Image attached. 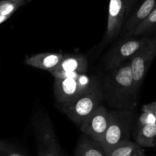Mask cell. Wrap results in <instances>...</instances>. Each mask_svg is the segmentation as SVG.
I'll use <instances>...</instances> for the list:
<instances>
[{
    "instance_id": "8992f818",
    "label": "cell",
    "mask_w": 156,
    "mask_h": 156,
    "mask_svg": "<svg viewBox=\"0 0 156 156\" xmlns=\"http://www.w3.org/2000/svg\"><path fill=\"white\" fill-rule=\"evenodd\" d=\"M155 56L156 34L149 37L146 44L130 58L129 62L136 94Z\"/></svg>"
},
{
    "instance_id": "cb8c5ba5",
    "label": "cell",
    "mask_w": 156,
    "mask_h": 156,
    "mask_svg": "<svg viewBox=\"0 0 156 156\" xmlns=\"http://www.w3.org/2000/svg\"><path fill=\"white\" fill-rule=\"evenodd\" d=\"M12 1H16V2H24V0H12Z\"/></svg>"
},
{
    "instance_id": "484cf974",
    "label": "cell",
    "mask_w": 156,
    "mask_h": 156,
    "mask_svg": "<svg viewBox=\"0 0 156 156\" xmlns=\"http://www.w3.org/2000/svg\"><path fill=\"white\" fill-rule=\"evenodd\" d=\"M155 147H156V140H155Z\"/></svg>"
},
{
    "instance_id": "ba28073f",
    "label": "cell",
    "mask_w": 156,
    "mask_h": 156,
    "mask_svg": "<svg viewBox=\"0 0 156 156\" xmlns=\"http://www.w3.org/2000/svg\"><path fill=\"white\" fill-rule=\"evenodd\" d=\"M111 120V111L100 105L79 126L81 131L88 137L101 143L108 129Z\"/></svg>"
},
{
    "instance_id": "3957f363",
    "label": "cell",
    "mask_w": 156,
    "mask_h": 156,
    "mask_svg": "<svg viewBox=\"0 0 156 156\" xmlns=\"http://www.w3.org/2000/svg\"><path fill=\"white\" fill-rule=\"evenodd\" d=\"M104 92L100 84L90 88L69 105L59 108L76 125L80 126L84 120L101 105Z\"/></svg>"
},
{
    "instance_id": "7a4b0ae2",
    "label": "cell",
    "mask_w": 156,
    "mask_h": 156,
    "mask_svg": "<svg viewBox=\"0 0 156 156\" xmlns=\"http://www.w3.org/2000/svg\"><path fill=\"white\" fill-rule=\"evenodd\" d=\"M134 116L132 109L111 111L109 126L101 142V145L105 152L117 145L129 140L133 124Z\"/></svg>"
},
{
    "instance_id": "277c9868",
    "label": "cell",
    "mask_w": 156,
    "mask_h": 156,
    "mask_svg": "<svg viewBox=\"0 0 156 156\" xmlns=\"http://www.w3.org/2000/svg\"><path fill=\"white\" fill-rule=\"evenodd\" d=\"M98 83L97 78L86 74L69 79H55L53 83L55 98L59 106L69 105Z\"/></svg>"
},
{
    "instance_id": "6da1fadb",
    "label": "cell",
    "mask_w": 156,
    "mask_h": 156,
    "mask_svg": "<svg viewBox=\"0 0 156 156\" xmlns=\"http://www.w3.org/2000/svg\"><path fill=\"white\" fill-rule=\"evenodd\" d=\"M107 86L110 91L111 100L116 107L120 108L119 110L132 109L130 102L136 93L129 62L119 66L112 70Z\"/></svg>"
},
{
    "instance_id": "52a82bcc",
    "label": "cell",
    "mask_w": 156,
    "mask_h": 156,
    "mask_svg": "<svg viewBox=\"0 0 156 156\" xmlns=\"http://www.w3.org/2000/svg\"><path fill=\"white\" fill-rule=\"evenodd\" d=\"M149 39V37H143L140 38H128L120 41L111 51L105 58V66L108 70H113L121 65L128 58H131L138 52Z\"/></svg>"
},
{
    "instance_id": "d4e9b609",
    "label": "cell",
    "mask_w": 156,
    "mask_h": 156,
    "mask_svg": "<svg viewBox=\"0 0 156 156\" xmlns=\"http://www.w3.org/2000/svg\"><path fill=\"white\" fill-rule=\"evenodd\" d=\"M154 115H155V118H156V113H154Z\"/></svg>"
},
{
    "instance_id": "9a60e30c",
    "label": "cell",
    "mask_w": 156,
    "mask_h": 156,
    "mask_svg": "<svg viewBox=\"0 0 156 156\" xmlns=\"http://www.w3.org/2000/svg\"><path fill=\"white\" fill-rule=\"evenodd\" d=\"M140 148L141 147L136 143L128 140L117 145L105 153L107 156H130Z\"/></svg>"
},
{
    "instance_id": "603a6c76",
    "label": "cell",
    "mask_w": 156,
    "mask_h": 156,
    "mask_svg": "<svg viewBox=\"0 0 156 156\" xmlns=\"http://www.w3.org/2000/svg\"><path fill=\"white\" fill-rule=\"evenodd\" d=\"M59 156H68L66 154V152L64 151H60V155Z\"/></svg>"
},
{
    "instance_id": "30bf717a",
    "label": "cell",
    "mask_w": 156,
    "mask_h": 156,
    "mask_svg": "<svg viewBox=\"0 0 156 156\" xmlns=\"http://www.w3.org/2000/svg\"><path fill=\"white\" fill-rule=\"evenodd\" d=\"M125 15L124 0H110L105 42H110L118 36L121 30Z\"/></svg>"
},
{
    "instance_id": "7c38bea8",
    "label": "cell",
    "mask_w": 156,
    "mask_h": 156,
    "mask_svg": "<svg viewBox=\"0 0 156 156\" xmlns=\"http://www.w3.org/2000/svg\"><path fill=\"white\" fill-rule=\"evenodd\" d=\"M156 7V0H144L139 9L134 12L133 15L128 19L123 27V31L126 37L133 31L134 29L143 22L149 14Z\"/></svg>"
},
{
    "instance_id": "9c48e42d",
    "label": "cell",
    "mask_w": 156,
    "mask_h": 156,
    "mask_svg": "<svg viewBox=\"0 0 156 156\" xmlns=\"http://www.w3.org/2000/svg\"><path fill=\"white\" fill-rule=\"evenodd\" d=\"M88 59L82 54L64 55L56 69L50 72L55 79H64L75 78L86 73Z\"/></svg>"
},
{
    "instance_id": "e0dca14e",
    "label": "cell",
    "mask_w": 156,
    "mask_h": 156,
    "mask_svg": "<svg viewBox=\"0 0 156 156\" xmlns=\"http://www.w3.org/2000/svg\"><path fill=\"white\" fill-rule=\"evenodd\" d=\"M24 2H16L12 0H2L0 2V16L9 19L14 12L21 7Z\"/></svg>"
},
{
    "instance_id": "ac0fdd59",
    "label": "cell",
    "mask_w": 156,
    "mask_h": 156,
    "mask_svg": "<svg viewBox=\"0 0 156 156\" xmlns=\"http://www.w3.org/2000/svg\"><path fill=\"white\" fill-rule=\"evenodd\" d=\"M0 156H24L18 148L9 142L0 139Z\"/></svg>"
},
{
    "instance_id": "44dd1931",
    "label": "cell",
    "mask_w": 156,
    "mask_h": 156,
    "mask_svg": "<svg viewBox=\"0 0 156 156\" xmlns=\"http://www.w3.org/2000/svg\"><path fill=\"white\" fill-rule=\"evenodd\" d=\"M135 0H124L125 3V8H126V15H127L130 11L131 7H132L133 4Z\"/></svg>"
},
{
    "instance_id": "ffe728a7",
    "label": "cell",
    "mask_w": 156,
    "mask_h": 156,
    "mask_svg": "<svg viewBox=\"0 0 156 156\" xmlns=\"http://www.w3.org/2000/svg\"><path fill=\"white\" fill-rule=\"evenodd\" d=\"M143 111H149V112H152V114L156 113V101L145 105L143 107Z\"/></svg>"
},
{
    "instance_id": "5bb4252c",
    "label": "cell",
    "mask_w": 156,
    "mask_h": 156,
    "mask_svg": "<svg viewBox=\"0 0 156 156\" xmlns=\"http://www.w3.org/2000/svg\"><path fill=\"white\" fill-rule=\"evenodd\" d=\"M76 156H107L100 143L89 137L82 136L76 147Z\"/></svg>"
},
{
    "instance_id": "d6986e66",
    "label": "cell",
    "mask_w": 156,
    "mask_h": 156,
    "mask_svg": "<svg viewBox=\"0 0 156 156\" xmlns=\"http://www.w3.org/2000/svg\"><path fill=\"white\" fill-rule=\"evenodd\" d=\"M152 123H156V118L154 114L149 111H143L139 118L137 126H143Z\"/></svg>"
},
{
    "instance_id": "2e32d148",
    "label": "cell",
    "mask_w": 156,
    "mask_h": 156,
    "mask_svg": "<svg viewBox=\"0 0 156 156\" xmlns=\"http://www.w3.org/2000/svg\"><path fill=\"white\" fill-rule=\"evenodd\" d=\"M156 27V7L149 15V16L140 23L133 31L131 32L127 37H136L148 33Z\"/></svg>"
},
{
    "instance_id": "8fae6325",
    "label": "cell",
    "mask_w": 156,
    "mask_h": 156,
    "mask_svg": "<svg viewBox=\"0 0 156 156\" xmlns=\"http://www.w3.org/2000/svg\"><path fill=\"white\" fill-rule=\"evenodd\" d=\"M63 56L61 53H41L27 58L24 62L34 68L51 72L57 67Z\"/></svg>"
},
{
    "instance_id": "4fadbf2b",
    "label": "cell",
    "mask_w": 156,
    "mask_h": 156,
    "mask_svg": "<svg viewBox=\"0 0 156 156\" xmlns=\"http://www.w3.org/2000/svg\"><path fill=\"white\" fill-rule=\"evenodd\" d=\"M136 143L140 147H155L156 123L137 126L134 133Z\"/></svg>"
},
{
    "instance_id": "5b68a950",
    "label": "cell",
    "mask_w": 156,
    "mask_h": 156,
    "mask_svg": "<svg viewBox=\"0 0 156 156\" xmlns=\"http://www.w3.org/2000/svg\"><path fill=\"white\" fill-rule=\"evenodd\" d=\"M38 156H59L60 146L48 116L39 114L34 121Z\"/></svg>"
},
{
    "instance_id": "7402d4cb",
    "label": "cell",
    "mask_w": 156,
    "mask_h": 156,
    "mask_svg": "<svg viewBox=\"0 0 156 156\" xmlns=\"http://www.w3.org/2000/svg\"><path fill=\"white\" fill-rule=\"evenodd\" d=\"M130 156H146V155H145L144 150L142 148H140L136 152H134L133 154Z\"/></svg>"
}]
</instances>
